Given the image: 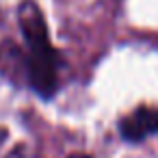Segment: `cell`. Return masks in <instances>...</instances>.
<instances>
[{"label":"cell","mask_w":158,"mask_h":158,"mask_svg":"<svg viewBox=\"0 0 158 158\" xmlns=\"http://www.w3.org/2000/svg\"><path fill=\"white\" fill-rule=\"evenodd\" d=\"M20 28L24 33V41L28 52H24V78L35 93L44 100H50L59 91V69L63 65L59 50L52 48L48 24L41 9L33 0H24L18 9Z\"/></svg>","instance_id":"6da1fadb"},{"label":"cell","mask_w":158,"mask_h":158,"mask_svg":"<svg viewBox=\"0 0 158 158\" xmlns=\"http://www.w3.org/2000/svg\"><path fill=\"white\" fill-rule=\"evenodd\" d=\"M158 132V108L139 106L119 121V134L128 143H141Z\"/></svg>","instance_id":"7a4b0ae2"},{"label":"cell","mask_w":158,"mask_h":158,"mask_svg":"<svg viewBox=\"0 0 158 158\" xmlns=\"http://www.w3.org/2000/svg\"><path fill=\"white\" fill-rule=\"evenodd\" d=\"M69 158H89V156H82V154H76V156H69Z\"/></svg>","instance_id":"3957f363"}]
</instances>
